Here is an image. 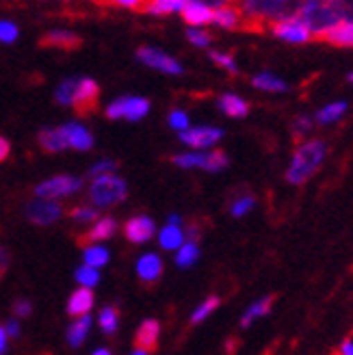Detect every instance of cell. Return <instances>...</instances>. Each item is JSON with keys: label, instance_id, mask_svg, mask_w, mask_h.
Returning a JSON list of instances; mask_svg holds the SVG:
<instances>
[{"label": "cell", "instance_id": "obj_1", "mask_svg": "<svg viewBox=\"0 0 353 355\" xmlns=\"http://www.w3.org/2000/svg\"><path fill=\"white\" fill-rule=\"evenodd\" d=\"M327 148L323 141H304L293 154L291 167L286 169V180L291 184H304L321 167Z\"/></svg>", "mask_w": 353, "mask_h": 355}, {"label": "cell", "instance_id": "obj_2", "mask_svg": "<svg viewBox=\"0 0 353 355\" xmlns=\"http://www.w3.org/2000/svg\"><path fill=\"white\" fill-rule=\"evenodd\" d=\"M126 193H128V187L119 175L115 173L100 175V178H94L89 184V202L96 210L111 208L126 198Z\"/></svg>", "mask_w": 353, "mask_h": 355}, {"label": "cell", "instance_id": "obj_3", "mask_svg": "<svg viewBox=\"0 0 353 355\" xmlns=\"http://www.w3.org/2000/svg\"><path fill=\"white\" fill-rule=\"evenodd\" d=\"M173 165L182 169H204L217 173L227 167V156L221 150H206V152H184L173 156Z\"/></svg>", "mask_w": 353, "mask_h": 355}, {"label": "cell", "instance_id": "obj_4", "mask_svg": "<svg viewBox=\"0 0 353 355\" xmlns=\"http://www.w3.org/2000/svg\"><path fill=\"white\" fill-rule=\"evenodd\" d=\"M150 113V100L137 98V96H123L113 100L107 106V117L109 119H128V121H139Z\"/></svg>", "mask_w": 353, "mask_h": 355}, {"label": "cell", "instance_id": "obj_5", "mask_svg": "<svg viewBox=\"0 0 353 355\" xmlns=\"http://www.w3.org/2000/svg\"><path fill=\"white\" fill-rule=\"evenodd\" d=\"M137 59L144 65L158 69V72H163L167 76H182L184 74V67L180 65L178 59H173L171 55H167V52L152 48V46H141L137 50Z\"/></svg>", "mask_w": 353, "mask_h": 355}, {"label": "cell", "instance_id": "obj_6", "mask_svg": "<svg viewBox=\"0 0 353 355\" xmlns=\"http://www.w3.org/2000/svg\"><path fill=\"white\" fill-rule=\"evenodd\" d=\"M80 187H83L80 178L57 175V178H50V180L35 187V195H37V200H52V202H55L57 198H65V195L78 193Z\"/></svg>", "mask_w": 353, "mask_h": 355}, {"label": "cell", "instance_id": "obj_7", "mask_svg": "<svg viewBox=\"0 0 353 355\" xmlns=\"http://www.w3.org/2000/svg\"><path fill=\"white\" fill-rule=\"evenodd\" d=\"M269 26H271V33L275 35V37L284 40L289 44H306L312 37L308 26L299 20L297 13L291 15V17H284V20H279V22H273Z\"/></svg>", "mask_w": 353, "mask_h": 355}, {"label": "cell", "instance_id": "obj_8", "mask_svg": "<svg viewBox=\"0 0 353 355\" xmlns=\"http://www.w3.org/2000/svg\"><path fill=\"white\" fill-rule=\"evenodd\" d=\"M223 139V130L215 126H196L180 132V141L193 150H208Z\"/></svg>", "mask_w": 353, "mask_h": 355}, {"label": "cell", "instance_id": "obj_9", "mask_svg": "<svg viewBox=\"0 0 353 355\" xmlns=\"http://www.w3.org/2000/svg\"><path fill=\"white\" fill-rule=\"evenodd\" d=\"M61 206L59 202H52V200H33L26 206V217L37 223V225H50L55 223L61 217Z\"/></svg>", "mask_w": 353, "mask_h": 355}, {"label": "cell", "instance_id": "obj_10", "mask_svg": "<svg viewBox=\"0 0 353 355\" xmlns=\"http://www.w3.org/2000/svg\"><path fill=\"white\" fill-rule=\"evenodd\" d=\"M63 141H65V148H72V150H80V152H87L92 146H94V137L92 132L87 130L83 123L78 121H69V123H63L59 128Z\"/></svg>", "mask_w": 353, "mask_h": 355}, {"label": "cell", "instance_id": "obj_11", "mask_svg": "<svg viewBox=\"0 0 353 355\" xmlns=\"http://www.w3.org/2000/svg\"><path fill=\"white\" fill-rule=\"evenodd\" d=\"M100 98V87L94 78H78L76 80V92H74V104L80 113H87L96 109Z\"/></svg>", "mask_w": 353, "mask_h": 355}, {"label": "cell", "instance_id": "obj_12", "mask_svg": "<svg viewBox=\"0 0 353 355\" xmlns=\"http://www.w3.org/2000/svg\"><path fill=\"white\" fill-rule=\"evenodd\" d=\"M154 232H156V225L150 217H132L130 221H126L123 225V234L126 239L135 245H141V243H148L154 239Z\"/></svg>", "mask_w": 353, "mask_h": 355}, {"label": "cell", "instance_id": "obj_13", "mask_svg": "<svg viewBox=\"0 0 353 355\" xmlns=\"http://www.w3.org/2000/svg\"><path fill=\"white\" fill-rule=\"evenodd\" d=\"M180 13L184 22L191 24V28H200L202 24L213 22V5L202 3V0H184V7Z\"/></svg>", "mask_w": 353, "mask_h": 355}, {"label": "cell", "instance_id": "obj_14", "mask_svg": "<svg viewBox=\"0 0 353 355\" xmlns=\"http://www.w3.org/2000/svg\"><path fill=\"white\" fill-rule=\"evenodd\" d=\"M158 334H161V325H158V321H154V318H146V321L139 325L137 336H135L137 349L150 353L158 345Z\"/></svg>", "mask_w": 353, "mask_h": 355}, {"label": "cell", "instance_id": "obj_15", "mask_svg": "<svg viewBox=\"0 0 353 355\" xmlns=\"http://www.w3.org/2000/svg\"><path fill=\"white\" fill-rule=\"evenodd\" d=\"M44 46H52V48H61V50H72L80 46V37L74 31L67 28H52L44 35L42 40Z\"/></svg>", "mask_w": 353, "mask_h": 355}, {"label": "cell", "instance_id": "obj_16", "mask_svg": "<svg viewBox=\"0 0 353 355\" xmlns=\"http://www.w3.org/2000/svg\"><path fill=\"white\" fill-rule=\"evenodd\" d=\"M92 308H94V293L87 291V288L74 291L67 299V314L69 316H76V318L87 316Z\"/></svg>", "mask_w": 353, "mask_h": 355}, {"label": "cell", "instance_id": "obj_17", "mask_svg": "<svg viewBox=\"0 0 353 355\" xmlns=\"http://www.w3.org/2000/svg\"><path fill=\"white\" fill-rule=\"evenodd\" d=\"M163 273V260L156 254H144L137 260V275L144 282H156Z\"/></svg>", "mask_w": 353, "mask_h": 355}, {"label": "cell", "instance_id": "obj_18", "mask_svg": "<svg viewBox=\"0 0 353 355\" xmlns=\"http://www.w3.org/2000/svg\"><path fill=\"white\" fill-rule=\"evenodd\" d=\"M117 232V221L113 217H100L92 227L89 232L85 234V241L92 243V245H100L107 239H111Z\"/></svg>", "mask_w": 353, "mask_h": 355}, {"label": "cell", "instance_id": "obj_19", "mask_svg": "<svg viewBox=\"0 0 353 355\" xmlns=\"http://www.w3.org/2000/svg\"><path fill=\"white\" fill-rule=\"evenodd\" d=\"M187 243V234H184V230H182V225H171V223H167L161 232H158V245L163 247V250H167V252H178L180 247Z\"/></svg>", "mask_w": 353, "mask_h": 355}, {"label": "cell", "instance_id": "obj_20", "mask_svg": "<svg viewBox=\"0 0 353 355\" xmlns=\"http://www.w3.org/2000/svg\"><path fill=\"white\" fill-rule=\"evenodd\" d=\"M217 106H219V111L227 117H245L247 113H250V104L236 94H223L217 100Z\"/></svg>", "mask_w": 353, "mask_h": 355}, {"label": "cell", "instance_id": "obj_21", "mask_svg": "<svg viewBox=\"0 0 353 355\" xmlns=\"http://www.w3.org/2000/svg\"><path fill=\"white\" fill-rule=\"evenodd\" d=\"M213 24L221 28H236L239 24H243L241 9L230 5H219L217 9H213Z\"/></svg>", "mask_w": 353, "mask_h": 355}, {"label": "cell", "instance_id": "obj_22", "mask_svg": "<svg viewBox=\"0 0 353 355\" xmlns=\"http://www.w3.org/2000/svg\"><path fill=\"white\" fill-rule=\"evenodd\" d=\"M321 40L334 44V46H343V48H353V22H341L334 28H329Z\"/></svg>", "mask_w": 353, "mask_h": 355}, {"label": "cell", "instance_id": "obj_23", "mask_svg": "<svg viewBox=\"0 0 353 355\" xmlns=\"http://www.w3.org/2000/svg\"><path fill=\"white\" fill-rule=\"evenodd\" d=\"M92 323H94V318L89 314L76 318V321L67 327V345L80 347L87 340V334H89V329H92Z\"/></svg>", "mask_w": 353, "mask_h": 355}, {"label": "cell", "instance_id": "obj_24", "mask_svg": "<svg viewBox=\"0 0 353 355\" xmlns=\"http://www.w3.org/2000/svg\"><path fill=\"white\" fill-rule=\"evenodd\" d=\"M111 260V254L104 245H87L83 252V264L89 266V269H100V266H107Z\"/></svg>", "mask_w": 353, "mask_h": 355}, {"label": "cell", "instance_id": "obj_25", "mask_svg": "<svg viewBox=\"0 0 353 355\" xmlns=\"http://www.w3.org/2000/svg\"><path fill=\"white\" fill-rule=\"evenodd\" d=\"M273 308V297H262L258 301H254V304L245 310V314L241 316V327H250L256 318H262V316H267Z\"/></svg>", "mask_w": 353, "mask_h": 355}, {"label": "cell", "instance_id": "obj_26", "mask_svg": "<svg viewBox=\"0 0 353 355\" xmlns=\"http://www.w3.org/2000/svg\"><path fill=\"white\" fill-rule=\"evenodd\" d=\"M252 85L260 92H269V94H284L289 92V85L286 80H282L279 76L275 74H269V72H262V74H256L252 78Z\"/></svg>", "mask_w": 353, "mask_h": 355}, {"label": "cell", "instance_id": "obj_27", "mask_svg": "<svg viewBox=\"0 0 353 355\" xmlns=\"http://www.w3.org/2000/svg\"><path fill=\"white\" fill-rule=\"evenodd\" d=\"M200 260V245L198 241H187L178 252H175V264L180 266V269H189Z\"/></svg>", "mask_w": 353, "mask_h": 355}, {"label": "cell", "instance_id": "obj_28", "mask_svg": "<svg viewBox=\"0 0 353 355\" xmlns=\"http://www.w3.org/2000/svg\"><path fill=\"white\" fill-rule=\"evenodd\" d=\"M345 113H347V102H332V104L323 106V109L314 115V119L319 121L321 126H327V123L338 121Z\"/></svg>", "mask_w": 353, "mask_h": 355}, {"label": "cell", "instance_id": "obj_29", "mask_svg": "<svg viewBox=\"0 0 353 355\" xmlns=\"http://www.w3.org/2000/svg\"><path fill=\"white\" fill-rule=\"evenodd\" d=\"M40 146L46 152H63V150H67L59 128H46V130H42L40 132Z\"/></svg>", "mask_w": 353, "mask_h": 355}, {"label": "cell", "instance_id": "obj_30", "mask_svg": "<svg viewBox=\"0 0 353 355\" xmlns=\"http://www.w3.org/2000/svg\"><path fill=\"white\" fill-rule=\"evenodd\" d=\"M182 7H184V0H156V3L148 5V13L169 15V13H180Z\"/></svg>", "mask_w": 353, "mask_h": 355}, {"label": "cell", "instance_id": "obj_31", "mask_svg": "<svg viewBox=\"0 0 353 355\" xmlns=\"http://www.w3.org/2000/svg\"><path fill=\"white\" fill-rule=\"evenodd\" d=\"M219 304H221L219 297H208L206 301H202V304H200L196 310H193V314H191V323H193V325H198V323L206 321V318L219 308Z\"/></svg>", "mask_w": 353, "mask_h": 355}, {"label": "cell", "instance_id": "obj_32", "mask_svg": "<svg viewBox=\"0 0 353 355\" xmlns=\"http://www.w3.org/2000/svg\"><path fill=\"white\" fill-rule=\"evenodd\" d=\"M98 325L104 334H115L117 331V325H119V316H117V310L113 306H107L102 308L100 314H98Z\"/></svg>", "mask_w": 353, "mask_h": 355}, {"label": "cell", "instance_id": "obj_33", "mask_svg": "<svg viewBox=\"0 0 353 355\" xmlns=\"http://www.w3.org/2000/svg\"><path fill=\"white\" fill-rule=\"evenodd\" d=\"M74 92H76V78H65L59 83L55 98L61 106H72L74 104Z\"/></svg>", "mask_w": 353, "mask_h": 355}, {"label": "cell", "instance_id": "obj_34", "mask_svg": "<svg viewBox=\"0 0 353 355\" xmlns=\"http://www.w3.org/2000/svg\"><path fill=\"white\" fill-rule=\"evenodd\" d=\"M74 277H76V282L80 284V288H87V291H92L96 284L100 282V271H96V269H89V266H78L76 269V273H74Z\"/></svg>", "mask_w": 353, "mask_h": 355}, {"label": "cell", "instance_id": "obj_35", "mask_svg": "<svg viewBox=\"0 0 353 355\" xmlns=\"http://www.w3.org/2000/svg\"><path fill=\"white\" fill-rule=\"evenodd\" d=\"M254 206H256L254 195H241V198H236V200L230 204V212H232V217L241 219V217H245L247 212H250Z\"/></svg>", "mask_w": 353, "mask_h": 355}, {"label": "cell", "instance_id": "obj_36", "mask_svg": "<svg viewBox=\"0 0 353 355\" xmlns=\"http://www.w3.org/2000/svg\"><path fill=\"white\" fill-rule=\"evenodd\" d=\"M312 130V119L310 117H297L295 121H293V139L297 141V144H304V139L308 137V132Z\"/></svg>", "mask_w": 353, "mask_h": 355}, {"label": "cell", "instance_id": "obj_37", "mask_svg": "<svg viewBox=\"0 0 353 355\" xmlns=\"http://www.w3.org/2000/svg\"><path fill=\"white\" fill-rule=\"evenodd\" d=\"M72 219L76 223H96L100 219V215H98V210L94 206H76L72 210Z\"/></svg>", "mask_w": 353, "mask_h": 355}, {"label": "cell", "instance_id": "obj_38", "mask_svg": "<svg viewBox=\"0 0 353 355\" xmlns=\"http://www.w3.org/2000/svg\"><path fill=\"white\" fill-rule=\"evenodd\" d=\"M20 37V28L11 20H0V44H13Z\"/></svg>", "mask_w": 353, "mask_h": 355}, {"label": "cell", "instance_id": "obj_39", "mask_svg": "<svg viewBox=\"0 0 353 355\" xmlns=\"http://www.w3.org/2000/svg\"><path fill=\"white\" fill-rule=\"evenodd\" d=\"M210 59H213L219 67H223L225 72H230V74H236V72H239L236 61H234V57H232V55H225V52L213 50V52H210Z\"/></svg>", "mask_w": 353, "mask_h": 355}, {"label": "cell", "instance_id": "obj_40", "mask_svg": "<svg viewBox=\"0 0 353 355\" xmlns=\"http://www.w3.org/2000/svg\"><path fill=\"white\" fill-rule=\"evenodd\" d=\"M187 40L193 44V46H198V48H208L210 42H213V37H210V33L208 31H202V28H191L187 31Z\"/></svg>", "mask_w": 353, "mask_h": 355}, {"label": "cell", "instance_id": "obj_41", "mask_svg": "<svg viewBox=\"0 0 353 355\" xmlns=\"http://www.w3.org/2000/svg\"><path fill=\"white\" fill-rule=\"evenodd\" d=\"M169 126H171L173 130H178V132L189 130V115H187L184 111H180V109H173V111L169 113Z\"/></svg>", "mask_w": 353, "mask_h": 355}, {"label": "cell", "instance_id": "obj_42", "mask_svg": "<svg viewBox=\"0 0 353 355\" xmlns=\"http://www.w3.org/2000/svg\"><path fill=\"white\" fill-rule=\"evenodd\" d=\"M115 163L111 161V158H102V161L94 163L89 167V175L92 178H100V175H109V173H115Z\"/></svg>", "mask_w": 353, "mask_h": 355}, {"label": "cell", "instance_id": "obj_43", "mask_svg": "<svg viewBox=\"0 0 353 355\" xmlns=\"http://www.w3.org/2000/svg\"><path fill=\"white\" fill-rule=\"evenodd\" d=\"M33 312V306H31V301L26 299H20V301H15V306H13V314L17 318H26L28 314Z\"/></svg>", "mask_w": 353, "mask_h": 355}, {"label": "cell", "instance_id": "obj_44", "mask_svg": "<svg viewBox=\"0 0 353 355\" xmlns=\"http://www.w3.org/2000/svg\"><path fill=\"white\" fill-rule=\"evenodd\" d=\"M5 334H7V338H17L20 336V323H17V318H11V321H7L3 325Z\"/></svg>", "mask_w": 353, "mask_h": 355}, {"label": "cell", "instance_id": "obj_45", "mask_svg": "<svg viewBox=\"0 0 353 355\" xmlns=\"http://www.w3.org/2000/svg\"><path fill=\"white\" fill-rule=\"evenodd\" d=\"M7 266H9V254H7V250H5V247H0V277L5 275Z\"/></svg>", "mask_w": 353, "mask_h": 355}, {"label": "cell", "instance_id": "obj_46", "mask_svg": "<svg viewBox=\"0 0 353 355\" xmlns=\"http://www.w3.org/2000/svg\"><path fill=\"white\" fill-rule=\"evenodd\" d=\"M9 150H11L9 141H7V139H3V137H0V163H3L5 158L9 156Z\"/></svg>", "mask_w": 353, "mask_h": 355}, {"label": "cell", "instance_id": "obj_47", "mask_svg": "<svg viewBox=\"0 0 353 355\" xmlns=\"http://www.w3.org/2000/svg\"><path fill=\"white\" fill-rule=\"evenodd\" d=\"M7 343H9L7 334H5V329H3V327H0V355H5V351H7Z\"/></svg>", "mask_w": 353, "mask_h": 355}, {"label": "cell", "instance_id": "obj_48", "mask_svg": "<svg viewBox=\"0 0 353 355\" xmlns=\"http://www.w3.org/2000/svg\"><path fill=\"white\" fill-rule=\"evenodd\" d=\"M338 355H353V340H345L341 345V353Z\"/></svg>", "mask_w": 353, "mask_h": 355}, {"label": "cell", "instance_id": "obj_49", "mask_svg": "<svg viewBox=\"0 0 353 355\" xmlns=\"http://www.w3.org/2000/svg\"><path fill=\"white\" fill-rule=\"evenodd\" d=\"M117 5H119V7H128V9H132V7H139L137 0H117Z\"/></svg>", "mask_w": 353, "mask_h": 355}, {"label": "cell", "instance_id": "obj_50", "mask_svg": "<svg viewBox=\"0 0 353 355\" xmlns=\"http://www.w3.org/2000/svg\"><path fill=\"white\" fill-rule=\"evenodd\" d=\"M167 223H171V225H182V219H180L178 215H169Z\"/></svg>", "mask_w": 353, "mask_h": 355}, {"label": "cell", "instance_id": "obj_51", "mask_svg": "<svg viewBox=\"0 0 353 355\" xmlns=\"http://www.w3.org/2000/svg\"><path fill=\"white\" fill-rule=\"evenodd\" d=\"M92 355H111V351L109 349H96Z\"/></svg>", "mask_w": 353, "mask_h": 355}, {"label": "cell", "instance_id": "obj_52", "mask_svg": "<svg viewBox=\"0 0 353 355\" xmlns=\"http://www.w3.org/2000/svg\"><path fill=\"white\" fill-rule=\"evenodd\" d=\"M130 355H148V351H141V349H135Z\"/></svg>", "mask_w": 353, "mask_h": 355}, {"label": "cell", "instance_id": "obj_53", "mask_svg": "<svg viewBox=\"0 0 353 355\" xmlns=\"http://www.w3.org/2000/svg\"><path fill=\"white\" fill-rule=\"evenodd\" d=\"M349 83H351V85H353V72H351V74H349Z\"/></svg>", "mask_w": 353, "mask_h": 355}]
</instances>
